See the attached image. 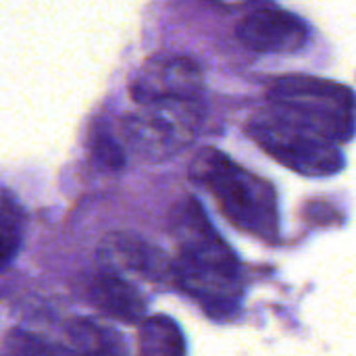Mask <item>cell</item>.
Listing matches in <instances>:
<instances>
[{"label":"cell","instance_id":"obj_1","mask_svg":"<svg viewBox=\"0 0 356 356\" xmlns=\"http://www.w3.org/2000/svg\"><path fill=\"white\" fill-rule=\"evenodd\" d=\"M171 234L177 242L169 265L175 286L211 319H234L244 298L242 263L196 198L190 196L173 209Z\"/></svg>","mask_w":356,"mask_h":356},{"label":"cell","instance_id":"obj_2","mask_svg":"<svg viewBox=\"0 0 356 356\" xmlns=\"http://www.w3.org/2000/svg\"><path fill=\"white\" fill-rule=\"evenodd\" d=\"M190 179L207 190L221 215L238 232L265 244H277L282 236V211L271 181L244 169L217 148H202L188 169Z\"/></svg>","mask_w":356,"mask_h":356},{"label":"cell","instance_id":"obj_3","mask_svg":"<svg viewBox=\"0 0 356 356\" xmlns=\"http://www.w3.org/2000/svg\"><path fill=\"white\" fill-rule=\"evenodd\" d=\"M267 108L338 146L356 136V92L334 79L280 75L267 88Z\"/></svg>","mask_w":356,"mask_h":356},{"label":"cell","instance_id":"obj_4","mask_svg":"<svg viewBox=\"0 0 356 356\" xmlns=\"http://www.w3.org/2000/svg\"><path fill=\"white\" fill-rule=\"evenodd\" d=\"M246 136L273 161L305 177H334L346 165L338 144L280 117L267 106L250 117Z\"/></svg>","mask_w":356,"mask_h":356},{"label":"cell","instance_id":"obj_5","mask_svg":"<svg viewBox=\"0 0 356 356\" xmlns=\"http://www.w3.org/2000/svg\"><path fill=\"white\" fill-rule=\"evenodd\" d=\"M200 119V102L150 104L127 113L121 131L127 148L140 161L161 163L194 142Z\"/></svg>","mask_w":356,"mask_h":356},{"label":"cell","instance_id":"obj_6","mask_svg":"<svg viewBox=\"0 0 356 356\" xmlns=\"http://www.w3.org/2000/svg\"><path fill=\"white\" fill-rule=\"evenodd\" d=\"M204 77L198 63L184 54H154L142 63L129 83L138 106L200 102Z\"/></svg>","mask_w":356,"mask_h":356},{"label":"cell","instance_id":"obj_7","mask_svg":"<svg viewBox=\"0 0 356 356\" xmlns=\"http://www.w3.org/2000/svg\"><path fill=\"white\" fill-rule=\"evenodd\" d=\"M238 42L257 54H296L309 40V23L273 2L254 4L236 27Z\"/></svg>","mask_w":356,"mask_h":356},{"label":"cell","instance_id":"obj_8","mask_svg":"<svg viewBox=\"0 0 356 356\" xmlns=\"http://www.w3.org/2000/svg\"><path fill=\"white\" fill-rule=\"evenodd\" d=\"M88 302L104 317L121 323L142 325L146 321L144 294L113 269H100L92 275L88 284Z\"/></svg>","mask_w":356,"mask_h":356},{"label":"cell","instance_id":"obj_9","mask_svg":"<svg viewBox=\"0 0 356 356\" xmlns=\"http://www.w3.org/2000/svg\"><path fill=\"white\" fill-rule=\"evenodd\" d=\"M100 257L108 265V269H125L136 271L148 280H159L165 271L169 273V261L161 254V250L146 240L129 234H113L100 246Z\"/></svg>","mask_w":356,"mask_h":356},{"label":"cell","instance_id":"obj_10","mask_svg":"<svg viewBox=\"0 0 356 356\" xmlns=\"http://www.w3.org/2000/svg\"><path fill=\"white\" fill-rule=\"evenodd\" d=\"M67 338L77 356H127L123 338L92 319H75L67 327Z\"/></svg>","mask_w":356,"mask_h":356},{"label":"cell","instance_id":"obj_11","mask_svg":"<svg viewBox=\"0 0 356 356\" xmlns=\"http://www.w3.org/2000/svg\"><path fill=\"white\" fill-rule=\"evenodd\" d=\"M186 336L169 315H152L140 325V356H186Z\"/></svg>","mask_w":356,"mask_h":356},{"label":"cell","instance_id":"obj_12","mask_svg":"<svg viewBox=\"0 0 356 356\" xmlns=\"http://www.w3.org/2000/svg\"><path fill=\"white\" fill-rule=\"evenodd\" d=\"M25 229V213L21 211L15 196L4 188L2 192V209H0V261L2 267L8 269L13 259L19 254Z\"/></svg>","mask_w":356,"mask_h":356},{"label":"cell","instance_id":"obj_13","mask_svg":"<svg viewBox=\"0 0 356 356\" xmlns=\"http://www.w3.org/2000/svg\"><path fill=\"white\" fill-rule=\"evenodd\" d=\"M90 150L94 161L106 171H121L125 165V152L121 150L119 142L111 136V131H106L104 127L92 134Z\"/></svg>","mask_w":356,"mask_h":356}]
</instances>
